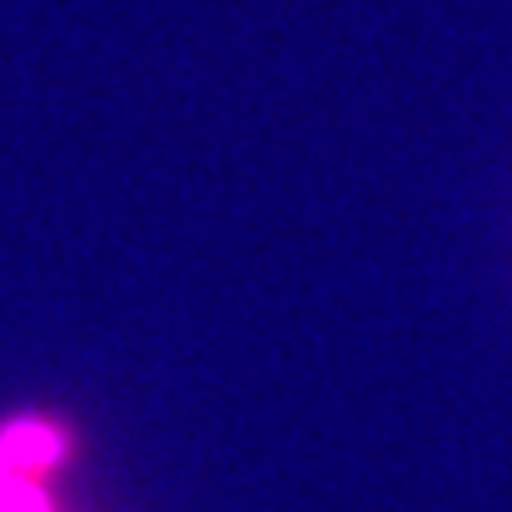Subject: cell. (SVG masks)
I'll use <instances>...</instances> for the list:
<instances>
[{"instance_id": "2", "label": "cell", "mask_w": 512, "mask_h": 512, "mask_svg": "<svg viewBox=\"0 0 512 512\" xmlns=\"http://www.w3.org/2000/svg\"><path fill=\"white\" fill-rule=\"evenodd\" d=\"M0 512H45L40 508V493L25 478V468H15L5 458H0Z\"/></svg>"}, {"instance_id": "1", "label": "cell", "mask_w": 512, "mask_h": 512, "mask_svg": "<svg viewBox=\"0 0 512 512\" xmlns=\"http://www.w3.org/2000/svg\"><path fill=\"white\" fill-rule=\"evenodd\" d=\"M55 433H45V428H35V423H25V428H15V433H5L0 438V458L5 463H15V468H40V463H50L55 458Z\"/></svg>"}]
</instances>
